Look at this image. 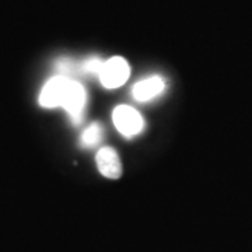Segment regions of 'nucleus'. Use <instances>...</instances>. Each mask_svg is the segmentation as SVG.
<instances>
[{
	"label": "nucleus",
	"mask_w": 252,
	"mask_h": 252,
	"mask_svg": "<svg viewBox=\"0 0 252 252\" xmlns=\"http://www.w3.org/2000/svg\"><path fill=\"white\" fill-rule=\"evenodd\" d=\"M87 94L79 81L70 77L56 74L46 81L39 94V104L45 108L62 107L66 109L73 124H80L84 108H86Z\"/></svg>",
	"instance_id": "nucleus-1"
},
{
	"label": "nucleus",
	"mask_w": 252,
	"mask_h": 252,
	"mask_svg": "<svg viewBox=\"0 0 252 252\" xmlns=\"http://www.w3.org/2000/svg\"><path fill=\"white\" fill-rule=\"evenodd\" d=\"M112 121L121 135L126 137H133L139 135L144 127L142 115L135 108L129 105H119L112 112Z\"/></svg>",
	"instance_id": "nucleus-2"
},
{
	"label": "nucleus",
	"mask_w": 252,
	"mask_h": 252,
	"mask_svg": "<svg viewBox=\"0 0 252 252\" xmlns=\"http://www.w3.org/2000/svg\"><path fill=\"white\" fill-rule=\"evenodd\" d=\"M129 73H130V69L125 59L121 56H114L107 62H104L98 77L101 84L105 89L112 90L125 84L126 80L129 79Z\"/></svg>",
	"instance_id": "nucleus-3"
},
{
	"label": "nucleus",
	"mask_w": 252,
	"mask_h": 252,
	"mask_svg": "<svg viewBox=\"0 0 252 252\" xmlns=\"http://www.w3.org/2000/svg\"><path fill=\"white\" fill-rule=\"evenodd\" d=\"M95 161L98 171L111 180H117L122 174V164L118 157L117 152L111 147H102L99 149L95 156Z\"/></svg>",
	"instance_id": "nucleus-4"
},
{
	"label": "nucleus",
	"mask_w": 252,
	"mask_h": 252,
	"mask_svg": "<svg viewBox=\"0 0 252 252\" xmlns=\"http://www.w3.org/2000/svg\"><path fill=\"white\" fill-rule=\"evenodd\" d=\"M165 87V83L161 77L158 76H152L149 79H143V80L137 81L133 86L132 90V95L135 97L137 101H150L154 97L160 95Z\"/></svg>",
	"instance_id": "nucleus-5"
},
{
	"label": "nucleus",
	"mask_w": 252,
	"mask_h": 252,
	"mask_svg": "<svg viewBox=\"0 0 252 252\" xmlns=\"http://www.w3.org/2000/svg\"><path fill=\"white\" fill-rule=\"evenodd\" d=\"M102 126L98 122H93L81 133L80 143L84 147H95L102 140Z\"/></svg>",
	"instance_id": "nucleus-6"
},
{
	"label": "nucleus",
	"mask_w": 252,
	"mask_h": 252,
	"mask_svg": "<svg viewBox=\"0 0 252 252\" xmlns=\"http://www.w3.org/2000/svg\"><path fill=\"white\" fill-rule=\"evenodd\" d=\"M102 64L104 62L99 59V58H95V56H93V58H89V59H86L84 62L81 63L80 66V70L83 73H86V74H91V76H99V73H101V69H102Z\"/></svg>",
	"instance_id": "nucleus-7"
}]
</instances>
